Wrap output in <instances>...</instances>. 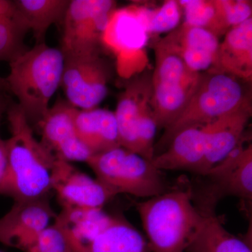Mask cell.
<instances>
[{
	"label": "cell",
	"mask_w": 252,
	"mask_h": 252,
	"mask_svg": "<svg viewBox=\"0 0 252 252\" xmlns=\"http://www.w3.org/2000/svg\"><path fill=\"white\" fill-rule=\"evenodd\" d=\"M11 137L6 142L7 166L0 194L16 200L47 196L57 157L36 140L18 104L8 107Z\"/></svg>",
	"instance_id": "obj_1"
},
{
	"label": "cell",
	"mask_w": 252,
	"mask_h": 252,
	"mask_svg": "<svg viewBox=\"0 0 252 252\" xmlns=\"http://www.w3.org/2000/svg\"><path fill=\"white\" fill-rule=\"evenodd\" d=\"M64 57L59 48L35 44L9 62V75L2 79L5 90L16 96L28 122L46 115L53 96L61 86Z\"/></svg>",
	"instance_id": "obj_2"
},
{
	"label": "cell",
	"mask_w": 252,
	"mask_h": 252,
	"mask_svg": "<svg viewBox=\"0 0 252 252\" xmlns=\"http://www.w3.org/2000/svg\"><path fill=\"white\" fill-rule=\"evenodd\" d=\"M190 189L170 190L137 204L154 252H184L198 231L203 213L193 205Z\"/></svg>",
	"instance_id": "obj_3"
},
{
	"label": "cell",
	"mask_w": 252,
	"mask_h": 252,
	"mask_svg": "<svg viewBox=\"0 0 252 252\" xmlns=\"http://www.w3.org/2000/svg\"><path fill=\"white\" fill-rule=\"evenodd\" d=\"M243 81L217 71L202 73L198 86L187 107L175 122L165 129L154 147L155 156L165 151L172 139L182 130L203 127L234 110L250 98Z\"/></svg>",
	"instance_id": "obj_4"
},
{
	"label": "cell",
	"mask_w": 252,
	"mask_h": 252,
	"mask_svg": "<svg viewBox=\"0 0 252 252\" xmlns=\"http://www.w3.org/2000/svg\"><path fill=\"white\" fill-rule=\"evenodd\" d=\"M86 162L96 179L114 195L152 198L167 191L161 171L152 161L124 147L94 154Z\"/></svg>",
	"instance_id": "obj_5"
},
{
	"label": "cell",
	"mask_w": 252,
	"mask_h": 252,
	"mask_svg": "<svg viewBox=\"0 0 252 252\" xmlns=\"http://www.w3.org/2000/svg\"><path fill=\"white\" fill-rule=\"evenodd\" d=\"M116 5L112 0H70L62 23L60 49L64 58L99 54L102 35Z\"/></svg>",
	"instance_id": "obj_6"
},
{
	"label": "cell",
	"mask_w": 252,
	"mask_h": 252,
	"mask_svg": "<svg viewBox=\"0 0 252 252\" xmlns=\"http://www.w3.org/2000/svg\"><path fill=\"white\" fill-rule=\"evenodd\" d=\"M149 36L140 6L116 9L111 15L102 35V44L117 57L122 77L130 79L145 68Z\"/></svg>",
	"instance_id": "obj_7"
},
{
	"label": "cell",
	"mask_w": 252,
	"mask_h": 252,
	"mask_svg": "<svg viewBox=\"0 0 252 252\" xmlns=\"http://www.w3.org/2000/svg\"><path fill=\"white\" fill-rule=\"evenodd\" d=\"M110 68L100 55L64 58L61 87L79 109L97 108L108 94Z\"/></svg>",
	"instance_id": "obj_8"
},
{
	"label": "cell",
	"mask_w": 252,
	"mask_h": 252,
	"mask_svg": "<svg viewBox=\"0 0 252 252\" xmlns=\"http://www.w3.org/2000/svg\"><path fill=\"white\" fill-rule=\"evenodd\" d=\"M56 216L47 196L16 200L0 218V243L25 252Z\"/></svg>",
	"instance_id": "obj_9"
},
{
	"label": "cell",
	"mask_w": 252,
	"mask_h": 252,
	"mask_svg": "<svg viewBox=\"0 0 252 252\" xmlns=\"http://www.w3.org/2000/svg\"><path fill=\"white\" fill-rule=\"evenodd\" d=\"M52 190L63 208L102 209L115 196L97 179L79 171L70 162L58 158L53 172Z\"/></svg>",
	"instance_id": "obj_10"
},
{
	"label": "cell",
	"mask_w": 252,
	"mask_h": 252,
	"mask_svg": "<svg viewBox=\"0 0 252 252\" xmlns=\"http://www.w3.org/2000/svg\"><path fill=\"white\" fill-rule=\"evenodd\" d=\"M75 107L67 100L59 99L49 107L38 123L41 131V142L58 158L67 162H87L92 156L78 137L74 126Z\"/></svg>",
	"instance_id": "obj_11"
},
{
	"label": "cell",
	"mask_w": 252,
	"mask_h": 252,
	"mask_svg": "<svg viewBox=\"0 0 252 252\" xmlns=\"http://www.w3.org/2000/svg\"><path fill=\"white\" fill-rule=\"evenodd\" d=\"M246 136L221 161L210 169L205 176L212 180V196L233 195L251 200L252 198V147Z\"/></svg>",
	"instance_id": "obj_12"
},
{
	"label": "cell",
	"mask_w": 252,
	"mask_h": 252,
	"mask_svg": "<svg viewBox=\"0 0 252 252\" xmlns=\"http://www.w3.org/2000/svg\"><path fill=\"white\" fill-rule=\"evenodd\" d=\"M252 116L251 98L247 99L234 110L204 126L206 132V154L203 175L221 161L237 147L245 135Z\"/></svg>",
	"instance_id": "obj_13"
},
{
	"label": "cell",
	"mask_w": 252,
	"mask_h": 252,
	"mask_svg": "<svg viewBox=\"0 0 252 252\" xmlns=\"http://www.w3.org/2000/svg\"><path fill=\"white\" fill-rule=\"evenodd\" d=\"M207 137L204 127H189L172 139L162 153L152 160L158 170H187L203 175Z\"/></svg>",
	"instance_id": "obj_14"
},
{
	"label": "cell",
	"mask_w": 252,
	"mask_h": 252,
	"mask_svg": "<svg viewBox=\"0 0 252 252\" xmlns=\"http://www.w3.org/2000/svg\"><path fill=\"white\" fill-rule=\"evenodd\" d=\"M211 70L243 81H252V18L225 33L219 46L216 64Z\"/></svg>",
	"instance_id": "obj_15"
},
{
	"label": "cell",
	"mask_w": 252,
	"mask_h": 252,
	"mask_svg": "<svg viewBox=\"0 0 252 252\" xmlns=\"http://www.w3.org/2000/svg\"><path fill=\"white\" fill-rule=\"evenodd\" d=\"M152 94V78L147 75L132 78L121 94L114 112L121 147L134 153L137 150V127L141 109L151 99Z\"/></svg>",
	"instance_id": "obj_16"
},
{
	"label": "cell",
	"mask_w": 252,
	"mask_h": 252,
	"mask_svg": "<svg viewBox=\"0 0 252 252\" xmlns=\"http://www.w3.org/2000/svg\"><path fill=\"white\" fill-rule=\"evenodd\" d=\"M74 126L78 137L92 155L121 147L115 114L108 109L77 108Z\"/></svg>",
	"instance_id": "obj_17"
},
{
	"label": "cell",
	"mask_w": 252,
	"mask_h": 252,
	"mask_svg": "<svg viewBox=\"0 0 252 252\" xmlns=\"http://www.w3.org/2000/svg\"><path fill=\"white\" fill-rule=\"evenodd\" d=\"M201 74L190 70L186 64L181 56L174 31L157 43L152 86L179 88L195 85L198 84Z\"/></svg>",
	"instance_id": "obj_18"
},
{
	"label": "cell",
	"mask_w": 252,
	"mask_h": 252,
	"mask_svg": "<svg viewBox=\"0 0 252 252\" xmlns=\"http://www.w3.org/2000/svg\"><path fill=\"white\" fill-rule=\"evenodd\" d=\"M173 31L181 56L190 70L201 74L215 67L220 43L218 37L203 28L185 23Z\"/></svg>",
	"instance_id": "obj_19"
},
{
	"label": "cell",
	"mask_w": 252,
	"mask_h": 252,
	"mask_svg": "<svg viewBox=\"0 0 252 252\" xmlns=\"http://www.w3.org/2000/svg\"><path fill=\"white\" fill-rule=\"evenodd\" d=\"M56 218L67 230L74 251L86 252L112 217L106 215L102 209L63 208Z\"/></svg>",
	"instance_id": "obj_20"
},
{
	"label": "cell",
	"mask_w": 252,
	"mask_h": 252,
	"mask_svg": "<svg viewBox=\"0 0 252 252\" xmlns=\"http://www.w3.org/2000/svg\"><path fill=\"white\" fill-rule=\"evenodd\" d=\"M201 212V223L186 251L252 252L251 247L225 229L221 221L212 212Z\"/></svg>",
	"instance_id": "obj_21"
},
{
	"label": "cell",
	"mask_w": 252,
	"mask_h": 252,
	"mask_svg": "<svg viewBox=\"0 0 252 252\" xmlns=\"http://www.w3.org/2000/svg\"><path fill=\"white\" fill-rule=\"evenodd\" d=\"M14 4L32 32L36 44L45 43L52 25L62 24L70 0H14Z\"/></svg>",
	"instance_id": "obj_22"
},
{
	"label": "cell",
	"mask_w": 252,
	"mask_h": 252,
	"mask_svg": "<svg viewBox=\"0 0 252 252\" xmlns=\"http://www.w3.org/2000/svg\"><path fill=\"white\" fill-rule=\"evenodd\" d=\"M147 248L146 240L133 225L122 217H112L86 252H147Z\"/></svg>",
	"instance_id": "obj_23"
},
{
	"label": "cell",
	"mask_w": 252,
	"mask_h": 252,
	"mask_svg": "<svg viewBox=\"0 0 252 252\" xmlns=\"http://www.w3.org/2000/svg\"><path fill=\"white\" fill-rule=\"evenodd\" d=\"M30 32L14 1L0 0V61H10L28 49L24 39Z\"/></svg>",
	"instance_id": "obj_24"
},
{
	"label": "cell",
	"mask_w": 252,
	"mask_h": 252,
	"mask_svg": "<svg viewBox=\"0 0 252 252\" xmlns=\"http://www.w3.org/2000/svg\"><path fill=\"white\" fill-rule=\"evenodd\" d=\"M185 13V24L203 28L217 37L228 32L219 16L215 0H181L178 1Z\"/></svg>",
	"instance_id": "obj_25"
},
{
	"label": "cell",
	"mask_w": 252,
	"mask_h": 252,
	"mask_svg": "<svg viewBox=\"0 0 252 252\" xmlns=\"http://www.w3.org/2000/svg\"><path fill=\"white\" fill-rule=\"evenodd\" d=\"M140 10L149 35L173 31L182 18V8L175 0L164 1L157 9L140 6Z\"/></svg>",
	"instance_id": "obj_26"
},
{
	"label": "cell",
	"mask_w": 252,
	"mask_h": 252,
	"mask_svg": "<svg viewBox=\"0 0 252 252\" xmlns=\"http://www.w3.org/2000/svg\"><path fill=\"white\" fill-rule=\"evenodd\" d=\"M25 252H75L67 230L57 218L38 235Z\"/></svg>",
	"instance_id": "obj_27"
},
{
	"label": "cell",
	"mask_w": 252,
	"mask_h": 252,
	"mask_svg": "<svg viewBox=\"0 0 252 252\" xmlns=\"http://www.w3.org/2000/svg\"><path fill=\"white\" fill-rule=\"evenodd\" d=\"M157 128L150 99L143 104L141 109L137 127L136 150V153L149 161H152L155 156L154 138Z\"/></svg>",
	"instance_id": "obj_28"
},
{
	"label": "cell",
	"mask_w": 252,
	"mask_h": 252,
	"mask_svg": "<svg viewBox=\"0 0 252 252\" xmlns=\"http://www.w3.org/2000/svg\"><path fill=\"white\" fill-rule=\"evenodd\" d=\"M220 21L227 31L252 18V1L248 0H215Z\"/></svg>",
	"instance_id": "obj_29"
},
{
	"label": "cell",
	"mask_w": 252,
	"mask_h": 252,
	"mask_svg": "<svg viewBox=\"0 0 252 252\" xmlns=\"http://www.w3.org/2000/svg\"><path fill=\"white\" fill-rule=\"evenodd\" d=\"M7 166V155H6V142L0 138V190L4 180Z\"/></svg>",
	"instance_id": "obj_30"
},
{
	"label": "cell",
	"mask_w": 252,
	"mask_h": 252,
	"mask_svg": "<svg viewBox=\"0 0 252 252\" xmlns=\"http://www.w3.org/2000/svg\"><path fill=\"white\" fill-rule=\"evenodd\" d=\"M4 84L0 85V127H1V119L3 115L7 112L8 107L9 106V102L4 94ZM1 138V137H0Z\"/></svg>",
	"instance_id": "obj_31"
},
{
	"label": "cell",
	"mask_w": 252,
	"mask_h": 252,
	"mask_svg": "<svg viewBox=\"0 0 252 252\" xmlns=\"http://www.w3.org/2000/svg\"><path fill=\"white\" fill-rule=\"evenodd\" d=\"M3 84L2 79H1V78H0V85H1V84Z\"/></svg>",
	"instance_id": "obj_32"
}]
</instances>
